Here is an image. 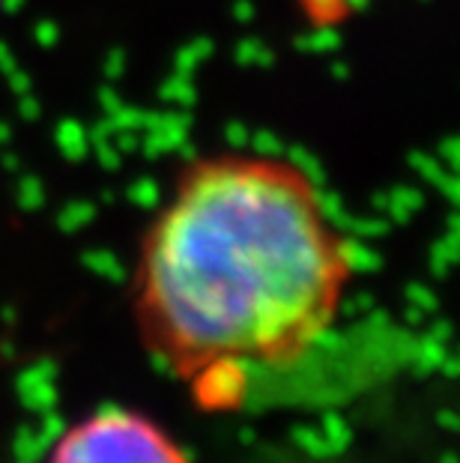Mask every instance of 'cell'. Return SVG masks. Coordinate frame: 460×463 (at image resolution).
<instances>
[{
  "label": "cell",
  "mask_w": 460,
  "mask_h": 463,
  "mask_svg": "<svg viewBox=\"0 0 460 463\" xmlns=\"http://www.w3.org/2000/svg\"><path fill=\"white\" fill-rule=\"evenodd\" d=\"M52 463H189L180 446L150 419L126 410H102L75 425Z\"/></svg>",
  "instance_id": "cell-2"
},
{
  "label": "cell",
  "mask_w": 460,
  "mask_h": 463,
  "mask_svg": "<svg viewBox=\"0 0 460 463\" xmlns=\"http://www.w3.org/2000/svg\"><path fill=\"white\" fill-rule=\"evenodd\" d=\"M353 272L317 174L284 153L215 150L174 176L144 233L135 305L183 377L281 364L332 326Z\"/></svg>",
  "instance_id": "cell-1"
},
{
  "label": "cell",
  "mask_w": 460,
  "mask_h": 463,
  "mask_svg": "<svg viewBox=\"0 0 460 463\" xmlns=\"http://www.w3.org/2000/svg\"><path fill=\"white\" fill-rule=\"evenodd\" d=\"M0 4H4V0H0Z\"/></svg>",
  "instance_id": "cell-3"
}]
</instances>
